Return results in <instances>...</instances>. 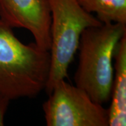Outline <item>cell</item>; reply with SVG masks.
Instances as JSON below:
<instances>
[{
    "label": "cell",
    "instance_id": "cell-3",
    "mask_svg": "<svg viewBox=\"0 0 126 126\" xmlns=\"http://www.w3.org/2000/svg\"><path fill=\"white\" fill-rule=\"evenodd\" d=\"M51 16L49 50L50 67L44 90L49 94L54 86L67 77L83 32L103 23L87 12L77 0H47Z\"/></svg>",
    "mask_w": 126,
    "mask_h": 126
},
{
    "label": "cell",
    "instance_id": "cell-2",
    "mask_svg": "<svg viewBox=\"0 0 126 126\" xmlns=\"http://www.w3.org/2000/svg\"><path fill=\"white\" fill-rule=\"evenodd\" d=\"M126 34V24L118 23L88 27L81 34L75 86L96 103L104 104L111 99L114 55L119 41Z\"/></svg>",
    "mask_w": 126,
    "mask_h": 126
},
{
    "label": "cell",
    "instance_id": "cell-4",
    "mask_svg": "<svg viewBox=\"0 0 126 126\" xmlns=\"http://www.w3.org/2000/svg\"><path fill=\"white\" fill-rule=\"evenodd\" d=\"M43 104L48 126H109L108 109L93 102L85 91L59 81Z\"/></svg>",
    "mask_w": 126,
    "mask_h": 126
},
{
    "label": "cell",
    "instance_id": "cell-7",
    "mask_svg": "<svg viewBox=\"0 0 126 126\" xmlns=\"http://www.w3.org/2000/svg\"><path fill=\"white\" fill-rule=\"evenodd\" d=\"M87 12L102 23L126 24V0H77Z\"/></svg>",
    "mask_w": 126,
    "mask_h": 126
},
{
    "label": "cell",
    "instance_id": "cell-1",
    "mask_svg": "<svg viewBox=\"0 0 126 126\" xmlns=\"http://www.w3.org/2000/svg\"><path fill=\"white\" fill-rule=\"evenodd\" d=\"M50 55L36 43L25 44L0 20V93L11 100L34 97L45 89Z\"/></svg>",
    "mask_w": 126,
    "mask_h": 126
},
{
    "label": "cell",
    "instance_id": "cell-5",
    "mask_svg": "<svg viewBox=\"0 0 126 126\" xmlns=\"http://www.w3.org/2000/svg\"><path fill=\"white\" fill-rule=\"evenodd\" d=\"M0 20L30 32L42 49L50 48L51 16L47 0H0Z\"/></svg>",
    "mask_w": 126,
    "mask_h": 126
},
{
    "label": "cell",
    "instance_id": "cell-8",
    "mask_svg": "<svg viewBox=\"0 0 126 126\" xmlns=\"http://www.w3.org/2000/svg\"><path fill=\"white\" fill-rule=\"evenodd\" d=\"M11 99L0 93V126L4 124V117Z\"/></svg>",
    "mask_w": 126,
    "mask_h": 126
},
{
    "label": "cell",
    "instance_id": "cell-6",
    "mask_svg": "<svg viewBox=\"0 0 126 126\" xmlns=\"http://www.w3.org/2000/svg\"><path fill=\"white\" fill-rule=\"evenodd\" d=\"M108 109L109 126H126V34L118 44L114 55V77Z\"/></svg>",
    "mask_w": 126,
    "mask_h": 126
}]
</instances>
